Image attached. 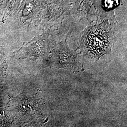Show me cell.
Listing matches in <instances>:
<instances>
[{
	"label": "cell",
	"instance_id": "cell-5",
	"mask_svg": "<svg viewBox=\"0 0 127 127\" xmlns=\"http://www.w3.org/2000/svg\"><path fill=\"white\" fill-rule=\"evenodd\" d=\"M123 0H95L98 19H108L114 22L115 10L122 6Z\"/></svg>",
	"mask_w": 127,
	"mask_h": 127
},
{
	"label": "cell",
	"instance_id": "cell-1",
	"mask_svg": "<svg viewBox=\"0 0 127 127\" xmlns=\"http://www.w3.org/2000/svg\"><path fill=\"white\" fill-rule=\"evenodd\" d=\"M114 31V22L108 19L88 27L82 32L78 49L87 58L98 61L104 55L111 53Z\"/></svg>",
	"mask_w": 127,
	"mask_h": 127
},
{
	"label": "cell",
	"instance_id": "cell-4",
	"mask_svg": "<svg viewBox=\"0 0 127 127\" xmlns=\"http://www.w3.org/2000/svg\"><path fill=\"white\" fill-rule=\"evenodd\" d=\"M70 15L75 18L86 19L91 22L98 19L95 0H75Z\"/></svg>",
	"mask_w": 127,
	"mask_h": 127
},
{
	"label": "cell",
	"instance_id": "cell-2",
	"mask_svg": "<svg viewBox=\"0 0 127 127\" xmlns=\"http://www.w3.org/2000/svg\"><path fill=\"white\" fill-rule=\"evenodd\" d=\"M59 32L57 29L50 28L41 35L26 43L18 51L23 59L35 60L50 54L57 44Z\"/></svg>",
	"mask_w": 127,
	"mask_h": 127
},
{
	"label": "cell",
	"instance_id": "cell-6",
	"mask_svg": "<svg viewBox=\"0 0 127 127\" xmlns=\"http://www.w3.org/2000/svg\"><path fill=\"white\" fill-rule=\"evenodd\" d=\"M22 0H0V22L10 18L18 9Z\"/></svg>",
	"mask_w": 127,
	"mask_h": 127
},
{
	"label": "cell",
	"instance_id": "cell-3",
	"mask_svg": "<svg viewBox=\"0 0 127 127\" xmlns=\"http://www.w3.org/2000/svg\"><path fill=\"white\" fill-rule=\"evenodd\" d=\"M67 38L59 42L51 50V63L58 69H68L76 72L83 71V64L79 57L80 53L69 48Z\"/></svg>",
	"mask_w": 127,
	"mask_h": 127
}]
</instances>
